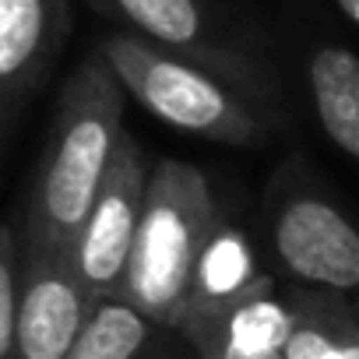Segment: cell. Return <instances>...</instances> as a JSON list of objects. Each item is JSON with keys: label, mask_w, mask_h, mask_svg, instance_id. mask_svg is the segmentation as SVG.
Segmentation results:
<instances>
[{"label": "cell", "mask_w": 359, "mask_h": 359, "mask_svg": "<svg viewBox=\"0 0 359 359\" xmlns=\"http://www.w3.org/2000/svg\"><path fill=\"white\" fill-rule=\"evenodd\" d=\"M264 229L278 268L296 285L338 292L359 285V236L306 162L289 158L271 172L264 187Z\"/></svg>", "instance_id": "cell-4"}, {"label": "cell", "mask_w": 359, "mask_h": 359, "mask_svg": "<svg viewBox=\"0 0 359 359\" xmlns=\"http://www.w3.org/2000/svg\"><path fill=\"white\" fill-rule=\"evenodd\" d=\"M219 215L208 176L198 165L180 158L151 162L116 296L158 327H172L176 313L184 310L194 254Z\"/></svg>", "instance_id": "cell-3"}, {"label": "cell", "mask_w": 359, "mask_h": 359, "mask_svg": "<svg viewBox=\"0 0 359 359\" xmlns=\"http://www.w3.org/2000/svg\"><path fill=\"white\" fill-rule=\"evenodd\" d=\"M88 4L113 18L123 32L184 53L240 85L254 99L275 106V78L247 46L233 39L208 0H88Z\"/></svg>", "instance_id": "cell-5"}, {"label": "cell", "mask_w": 359, "mask_h": 359, "mask_svg": "<svg viewBox=\"0 0 359 359\" xmlns=\"http://www.w3.org/2000/svg\"><path fill=\"white\" fill-rule=\"evenodd\" d=\"M148 165L151 162H148L144 148L127 130H120L99 187H95L81 222L74 226V233L64 243V254L92 299L113 296L120 289L123 264H127L130 240H134L137 215H141Z\"/></svg>", "instance_id": "cell-6"}, {"label": "cell", "mask_w": 359, "mask_h": 359, "mask_svg": "<svg viewBox=\"0 0 359 359\" xmlns=\"http://www.w3.org/2000/svg\"><path fill=\"white\" fill-rule=\"evenodd\" d=\"M172 331H180L194 348H219L233 355H271L282 352L285 331H289V303L285 292L275 289V278L268 275L243 296L212 306V310H184L172 320Z\"/></svg>", "instance_id": "cell-9"}, {"label": "cell", "mask_w": 359, "mask_h": 359, "mask_svg": "<svg viewBox=\"0 0 359 359\" xmlns=\"http://www.w3.org/2000/svg\"><path fill=\"white\" fill-rule=\"evenodd\" d=\"M201 359H282V352H271V355H233V352H219V348H194Z\"/></svg>", "instance_id": "cell-17"}, {"label": "cell", "mask_w": 359, "mask_h": 359, "mask_svg": "<svg viewBox=\"0 0 359 359\" xmlns=\"http://www.w3.org/2000/svg\"><path fill=\"white\" fill-rule=\"evenodd\" d=\"M310 106L320 123V134L345 158H359V64L355 53L341 43L313 46L306 60Z\"/></svg>", "instance_id": "cell-12"}, {"label": "cell", "mask_w": 359, "mask_h": 359, "mask_svg": "<svg viewBox=\"0 0 359 359\" xmlns=\"http://www.w3.org/2000/svg\"><path fill=\"white\" fill-rule=\"evenodd\" d=\"M331 8L338 11V18L345 25H355L359 22V0H331Z\"/></svg>", "instance_id": "cell-16"}, {"label": "cell", "mask_w": 359, "mask_h": 359, "mask_svg": "<svg viewBox=\"0 0 359 359\" xmlns=\"http://www.w3.org/2000/svg\"><path fill=\"white\" fill-rule=\"evenodd\" d=\"M282 359H359V320L348 292L292 285Z\"/></svg>", "instance_id": "cell-10"}, {"label": "cell", "mask_w": 359, "mask_h": 359, "mask_svg": "<svg viewBox=\"0 0 359 359\" xmlns=\"http://www.w3.org/2000/svg\"><path fill=\"white\" fill-rule=\"evenodd\" d=\"M137 359H201V355L194 352V345L180 334V331L162 327V331L144 345V352H141Z\"/></svg>", "instance_id": "cell-15"}, {"label": "cell", "mask_w": 359, "mask_h": 359, "mask_svg": "<svg viewBox=\"0 0 359 359\" xmlns=\"http://www.w3.org/2000/svg\"><path fill=\"white\" fill-rule=\"evenodd\" d=\"M158 331L162 327L123 296H99L60 359H137Z\"/></svg>", "instance_id": "cell-13"}, {"label": "cell", "mask_w": 359, "mask_h": 359, "mask_svg": "<svg viewBox=\"0 0 359 359\" xmlns=\"http://www.w3.org/2000/svg\"><path fill=\"white\" fill-rule=\"evenodd\" d=\"M71 32V0H0V134L43 85Z\"/></svg>", "instance_id": "cell-8"}, {"label": "cell", "mask_w": 359, "mask_h": 359, "mask_svg": "<svg viewBox=\"0 0 359 359\" xmlns=\"http://www.w3.org/2000/svg\"><path fill=\"white\" fill-rule=\"evenodd\" d=\"M92 296L64 247L18 243L15 257V359H60L78 334Z\"/></svg>", "instance_id": "cell-7"}, {"label": "cell", "mask_w": 359, "mask_h": 359, "mask_svg": "<svg viewBox=\"0 0 359 359\" xmlns=\"http://www.w3.org/2000/svg\"><path fill=\"white\" fill-rule=\"evenodd\" d=\"M264 278L268 275L261 271L254 240L240 226H233V222H226L219 215L212 222V229L205 233L198 254H194L191 278H187V296H184V310L222 306V303L243 296L247 289H254ZM184 310H180V313H184Z\"/></svg>", "instance_id": "cell-11"}, {"label": "cell", "mask_w": 359, "mask_h": 359, "mask_svg": "<svg viewBox=\"0 0 359 359\" xmlns=\"http://www.w3.org/2000/svg\"><path fill=\"white\" fill-rule=\"evenodd\" d=\"M123 109L127 95L106 57L99 50L88 53L57 99L50 141L32 180L22 229H15V243H67L109 165L113 144L123 130Z\"/></svg>", "instance_id": "cell-1"}, {"label": "cell", "mask_w": 359, "mask_h": 359, "mask_svg": "<svg viewBox=\"0 0 359 359\" xmlns=\"http://www.w3.org/2000/svg\"><path fill=\"white\" fill-rule=\"evenodd\" d=\"M15 229L0 222V359H15Z\"/></svg>", "instance_id": "cell-14"}, {"label": "cell", "mask_w": 359, "mask_h": 359, "mask_svg": "<svg viewBox=\"0 0 359 359\" xmlns=\"http://www.w3.org/2000/svg\"><path fill=\"white\" fill-rule=\"evenodd\" d=\"M99 53L106 57L123 95L184 134L236 148H257L268 141L278 120V113H271V102L254 99L240 85L226 81L205 64H194L184 53L162 50L123 29L106 36Z\"/></svg>", "instance_id": "cell-2"}]
</instances>
